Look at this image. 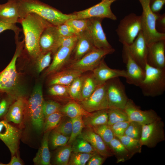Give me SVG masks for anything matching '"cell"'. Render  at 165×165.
Here are the masks:
<instances>
[{
	"label": "cell",
	"mask_w": 165,
	"mask_h": 165,
	"mask_svg": "<svg viewBox=\"0 0 165 165\" xmlns=\"http://www.w3.org/2000/svg\"><path fill=\"white\" fill-rule=\"evenodd\" d=\"M91 129L98 135L106 144L109 146L110 142L115 137L111 126L107 124L101 125Z\"/></svg>",
	"instance_id": "obj_35"
},
{
	"label": "cell",
	"mask_w": 165,
	"mask_h": 165,
	"mask_svg": "<svg viewBox=\"0 0 165 165\" xmlns=\"http://www.w3.org/2000/svg\"><path fill=\"white\" fill-rule=\"evenodd\" d=\"M109 146L116 158L117 163L124 162L131 159L127 149L116 137L110 142Z\"/></svg>",
	"instance_id": "obj_30"
},
{
	"label": "cell",
	"mask_w": 165,
	"mask_h": 165,
	"mask_svg": "<svg viewBox=\"0 0 165 165\" xmlns=\"http://www.w3.org/2000/svg\"><path fill=\"white\" fill-rule=\"evenodd\" d=\"M142 128V124L135 122H129L124 135L134 139L139 140L141 136Z\"/></svg>",
	"instance_id": "obj_42"
},
{
	"label": "cell",
	"mask_w": 165,
	"mask_h": 165,
	"mask_svg": "<svg viewBox=\"0 0 165 165\" xmlns=\"http://www.w3.org/2000/svg\"><path fill=\"white\" fill-rule=\"evenodd\" d=\"M72 119H68L64 120L58 124L54 130L62 134L70 137L72 131Z\"/></svg>",
	"instance_id": "obj_48"
},
{
	"label": "cell",
	"mask_w": 165,
	"mask_h": 165,
	"mask_svg": "<svg viewBox=\"0 0 165 165\" xmlns=\"http://www.w3.org/2000/svg\"><path fill=\"white\" fill-rule=\"evenodd\" d=\"M6 95L0 100V120L4 119L14 99L9 95Z\"/></svg>",
	"instance_id": "obj_47"
},
{
	"label": "cell",
	"mask_w": 165,
	"mask_h": 165,
	"mask_svg": "<svg viewBox=\"0 0 165 165\" xmlns=\"http://www.w3.org/2000/svg\"><path fill=\"white\" fill-rule=\"evenodd\" d=\"M96 48L87 29L80 33L72 52L75 61H77Z\"/></svg>",
	"instance_id": "obj_25"
},
{
	"label": "cell",
	"mask_w": 165,
	"mask_h": 165,
	"mask_svg": "<svg viewBox=\"0 0 165 165\" xmlns=\"http://www.w3.org/2000/svg\"><path fill=\"white\" fill-rule=\"evenodd\" d=\"M165 3V0H150L149 6L152 11L157 13L162 9Z\"/></svg>",
	"instance_id": "obj_52"
},
{
	"label": "cell",
	"mask_w": 165,
	"mask_h": 165,
	"mask_svg": "<svg viewBox=\"0 0 165 165\" xmlns=\"http://www.w3.org/2000/svg\"><path fill=\"white\" fill-rule=\"evenodd\" d=\"M87 19V30L95 47L102 49L112 48L106 38L101 23L103 19L94 17Z\"/></svg>",
	"instance_id": "obj_15"
},
{
	"label": "cell",
	"mask_w": 165,
	"mask_h": 165,
	"mask_svg": "<svg viewBox=\"0 0 165 165\" xmlns=\"http://www.w3.org/2000/svg\"><path fill=\"white\" fill-rule=\"evenodd\" d=\"M16 49L11 60L7 66L0 72V93L6 94L16 99L24 97L20 86L19 74L16 68V62L21 55L24 41L19 40V36L15 37Z\"/></svg>",
	"instance_id": "obj_3"
},
{
	"label": "cell",
	"mask_w": 165,
	"mask_h": 165,
	"mask_svg": "<svg viewBox=\"0 0 165 165\" xmlns=\"http://www.w3.org/2000/svg\"><path fill=\"white\" fill-rule=\"evenodd\" d=\"M0 165H6V164H5L2 163H0Z\"/></svg>",
	"instance_id": "obj_58"
},
{
	"label": "cell",
	"mask_w": 165,
	"mask_h": 165,
	"mask_svg": "<svg viewBox=\"0 0 165 165\" xmlns=\"http://www.w3.org/2000/svg\"><path fill=\"white\" fill-rule=\"evenodd\" d=\"M44 101L41 85H36L27 101L25 110L28 114L33 128L38 133L43 129L45 119L43 112Z\"/></svg>",
	"instance_id": "obj_6"
},
{
	"label": "cell",
	"mask_w": 165,
	"mask_h": 165,
	"mask_svg": "<svg viewBox=\"0 0 165 165\" xmlns=\"http://www.w3.org/2000/svg\"><path fill=\"white\" fill-rule=\"evenodd\" d=\"M108 114L107 124L110 126L119 122L129 121L127 115L123 109L108 108Z\"/></svg>",
	"instance_id": "obj_36"
},
{
	"label": "cell",
	"mask_w": 165,
	"mask_h": 165,
	"mask_svg": "<svg viewBox=\"0 0 165 165\" xmlns=\"http://www.w3.org/2000/svg\"><path fill=\"white\" fill-rule=\"evenodd\" d=\"M156 28L157 27L159 28V29L161 31L162 33L165 31V14L162 15L158 14V17L156 21Z\"/></svg>",
	"instance_id": "obj_55"
},
{
	"label": "cell",
	"mask_w": 165,
	"mask_h": 165,
	"mask_svg": "<svg viewBox=\"0 0 165 165\" xmlns=\"http://www.w3.org/2000/svg\"><path fill=\"white\" fill-rule=\"evenodd\" d=\"M24 36V46L26 52L35 60L41 53L39 42L43 31L51 24L38 15L30 13L20 20Z\"/></svg>",
	"instance_id": "obj_1"
},
{
	"label": "cell",
	"mask_w": 165,
	"mask_h": 165,
	"mask_svg": "<svg viewBox=\"0 0 165 165\" xmlns=\"http://www.w3.org/2000/svg\"><path fill=\"white\" fill-rule=\"evenodd\" d=\"M105 84L109 108L124 109L129 98L119 77L110 79Z\"/></svg>",
	"instance_id": "obj_9"
},
{
	"label": "cell",
	"mask_w": 165,
	"mask_h": 165,
	"mask_svg": "<svg viewBox=\"0 0 165 165\" xmlns=\"http://www.w3.org/2000/svg\"><path fill=\"white\" fill-rule=\"evenodd\" d=\"M64 115L60 112L53 113L45 119L43 130L51 131L56 127Z\"/></svg>",
	"instance_id": "obj_39"
},
{
	"label": "cell",
	"mask_w": 165,
	"mask_h": 165,
	"mask_svg": "<svg viewBox=\"0 0 165 165\" xmlns=\"http://www.w3.org/2000/svg\"><path fill=\"white\" fill-rule=\"evenodd\" d=\"M114 51L113 48L110 49L95 48L80 59L75 61L67 68L75 69L82 73L93 71L106 55L112 53Z\"/></svg>",
	"instance_id": "obj_10"
},
{
	"label": "cell",
	"mask_w": 165,
	"mask_h": 165,
	"mask_svg": "<svg viewBox=\"0 0 165 165\" xmlns=\"http://www.w3.org/2000/svg\"><path fill=\"white\" fill-rule=\"evenodd\" d=\"M116 137L125 146L128 151L131 158L135 154L141 153L142 146L139 140L132 138L124 135Z\"/></svg>",
	"instance_id": "obj_31"
},
{
	"label": "cell",
	"mask_w": 165,
	"mask_h": 165,
	"mask_svg": "<svg viewBox=\"0 0 165 165\" xmlns=\"http://www.w3.org/2000/svg\"><path fill=\"white\" fill-rule=\"evenodd\" d=\"M62 106L58 103L49 100L44 101L43 105V112L44 119L54 113L60 112Z\"/></svg>",
	"instance_id": "obj_44"
},
{
	"label": "cell",
	"mask_w": 165,
	"mask_h": 165,
	"mask_svg": "<svg viewBox=\"0 0 165 165\" xmlns=\"http://www.w3.org/2000/svg\"><path fill=\"white\" fill-rule=\"evenodd\" d=\"M74 47H59L53 54V61L46 71L45 75L53 74L60 70L69 59Z\"/></svg>",
	"instance_id": "obj_23"
},
{
	"label": "cell",
	"mask_w": 165,
	"mask_h": 165,
	"mask_svg": "<svg viewBox=\"0 0 165 165\" xmlns=\"http://www.w3.org/2000/svg\"><path fill=\"white\" fill-rule=\"evenodd\" d=\"M145 69V78L139 86L142 94L152 97L162 95L165 90V68H156L147 63Z\"/></svg>",
	"instance_id": "obj_4"
},
{
	"label": "cell",
	"mask_w": 165,
	"mask_h": 165,
	"mask_svg": "<svg viewBox=\"0 0 165 165\" xmlns=\"http://www.w3.org/2000/svg\"><path fill=\"white\" fill-rule=\"evenodd\" d=\"M61 37L56 26L51 25L46 28L39 40L41 53L50 52L53 55L59 48Z\"/></svg>",
	"instance_id": "obj_17"
},
{
	"label": "cell",
	"mask_w": 165,
	"mask_h": 165,
	"mask_svg": "<svg viewBox=\"0 0 165 165\" xmlns=\"http://www.w3.org/2000/svg\"><path fill=\"white\" fill-rule=\"evenodd\" d=\"M141 30V16L131 13L121 20L116 30L123 45L131 44Z\"/></svg>",
	"instance_id": "obj_7"
},
{
	"label": "cell",
	"mask_w": 165,
	"mask_h": 165,
	"mask_svg": "<svg viewBox=\"0 0 165 165\" xmlns=\"http://www.w3.org/2000/svg\"><path fill=\"white\" fill-rule=\"evenodd\" d=\"M52 53L49 52L46 53H41L35 60L36 65L37 72L40 73L50 64Z\"/></svg>",
	"instance_id": "obj_43"
},
{
	"label": "cell",
	"mask_w": 165,
	"mask_h": 165,
	"mask_svg": "<svg viewBox=\"0 0 165 165\" xmlns=\"http://www.w3.org/2000/svg\"><path fill=\"white\" fill-rule=\"evenodd\" d=\"M88 19H70L64 23L72 27L79 34L86 30Z\"/></svg>",
	"instance_id": "obj_45"
},
{
	"label": "cell",
	"mask_w": 165,
	"mask_h": 165,
	"mask_svg": "<svg viewBox=\"0 0 165 165\" xmlns=\"http://www.w3.org/2000/svg\"><path fill=\"white\" fill-rule=\"evenodd\" d=\"M79 35L68 37L61 36L59 44V48L61 47H74Z\"/></svg>",
	"instance_id": "obj_51"
},
{
	"label": "cell",
	"mask_w": 165,
	"mask_h": 165,
	"mask_svg": "<svg viewBox=\"0 0 165 165\" xmlns=\"http://www.w3.org/2000/svg\"></svg>",
	"instance_id": "obj_59"
},
{
	"label": "cell",
	"mask_w": 165,
	"mask_h": 165,
	"mask_svg": "<svg viewBox=\"0 0 165 165\" xmlns=\"http://www.w3.org/2000/svg\"><path fill=\"white\" fill-rule=\"evenodd\" d=\"M92 71V75L98 85L103 84L115 78L122 77L126 78L127 77L126 70L110 68L105 63L104 58Z\"/></svg>",
	"instance_id": "obj_20"
},
{
	"label": "cell",
	"mask_w": 165,
	"mask_h": 165,
	"mask_svg": "<svg viewBox=\"0 0 165 165\" xmlns=\"http://www.w3.org/2000/svg\"><path fill=\"white\" fill-rule=\"evenodd\" d=\"M164 124L160 118L150 123L142 125L141 136L139 139L142 146L154 148L160 142L165 140Z\"/></svg>",
	"instance_id": "obj_8"
},
{
	"label": "cell",
	"mask_w": 165,
	"mask_h": 165,
	"mask_svg": "<svg viewBox=\"0 0 165 165\" xmlns=\"http://www.w3.org/2000/svg\"><path fill=\"white\" fill-rule=\"evenodd\" d=\"M108 109L94 112H92L89 116H82L85 127L91 128L107 124L108 120Z\"/></svg>",
	"instance_id": "obj_28"
},
{
	"label": "cell",
	"mask_w": 165,
	"mask_h": 165,
	"mask_svg": "<svg viewBox=\"0 0 165 165\" xmlns=\"http://www.w3.org/2000/svg\"><path fill=\"white\" fill-rule=\"evenodd\" d=\"M105 83L98 85L88 98L79 102L87 112L91 113L109 108Z\"/></svg>",
	"instance_id": "obj_12"
},
{
	"label": "cell",
	"mask_w": 165,
	"mask_h": 165,
	"mask_svg": "<svg viewBox=\"0 0 165 165\" xmlns=\"http://www.w3.org/2000/svg\"><path fill=\"white\" fill-rule=\"evenodd\" d=\"M82 73L78 70L69 68L57 72L50 77L49 84L50 86L58 84L69 86L75 79L81 76Z\"/></svg>",
	"instance_id": "obj_26"
},
{
	"label": "cell",
	"mask_w": 165,
	"mask_h": 165,
	"mask_svg": "<svg viewBox=\"0 0 165 165\" xmlns=\"http://www.w3.org/2000/svg\"><path fill=\"white\" fill-rule=\"evenodd\" d=\"M123 46L136 62L145 69L147 63L148 45L141 31L131 44Z\"/></svg>",
	"instance_id": "obj_16"
},
{
	"label": "cell",
	"mask_w": 165,
	"mask_h": 165,
	"mask_svg": "<svg viewBox=\"0 0 165 165\" xmlns=\"http://www.w3.org/2000/svg\"><path fill=\"white\" fill-rule=\"evenodd\" d=\"M83 77L81 76L75 79L69 86L68 93L73 100L79 102L82 100L81 90Z\"/></svg>",
	"instance_id": "obj_37"
},
{
	"label": "cell",
	"mask_w": 165,
	"mask_h": 165,
	"mask_svg": "<svg viewBox=\"0 0 165 165\" xmlns=\"http://www.w3.org/2000/svg\"><path fill=\"white\" fill-rule=\"evenodd\" d=\"M72 129L71 135L67 144H71L75 139L81 134L83 129L85 127L82 116H80L71 119Z\"/></svg>",
	"instance_id": "obj_38"
},
{
	"label": "cell",
	"mask_w": 165,
	"mask_h": 165,
	"mask_svg": "<svg viewBox=\"0 0 165 165\" xmlns=\"http://www.w3.org/2000/svg\"><path fill=\"white\" fill-rule=\"evenodd\" d=\"M69 86L56 84L50 86L48 89V93L51 95L57 97H65L69 96Z\"/></svg>",
	"instance_id": "obj_46"
},
{
	"label": "cell",
	"mask_w": 165,
	"mask_h": 165,
	"mask_svg": "<svg viewBox=\"0 0 165 165\" xmlns=\"http://www.w3.org/2000/svg\"><path fill=\"white\" fill-rule=\"evenodd\" d=\"M72 152L71 144H66L61 146L56 153L55 157V164L58 165H68Z\"/></svg>",
	"instance_id": "obj_33"
},
{
	"label": "cell",
	"mask_w": 165,
	"mask_h": 165,
	"mask_svg": "<svg viewBox=\"0 0 165 165\" xmlns=\"http://www.w3.org/2000/svg\"><path fill=\"white\" fill-rule=\"evenodd\" d=\"M57 27L60 35L62 37H68L79 35L72 27L65 23Z\"/></svg>",
	"instance_id": "obj_49"
},
{
	"label": "cell",
	"mask_w": 165,
	"mask_h": 165,
	"mask_svg": "<svg viewBox=\"0 0 165 165\" xmlns=\"http://www.w3.org/2000/svg\"><path fill=\"white\" fill-rule=\"evenodd\" d=\"M4 93H0V100L2 98V94H3Z\"/></svg>",
	"instance_id": "obj_57"
},
{
	"label": "cell",
	"mask_w": 165,
	"mask_h": 165,
	"mask_svg": "<svg viewBox=\"0 0 165 165\" xmlns=\"http://www.w3.org/2000/svg\"><path fill=\"white\" fill-rule=\"evenodd\" d=\"M27 101L24 97H20L16 99L10 106L3 120L17 124L23 122Z\"/></svg>",
	"instance_id": "obj_24"
},
{
	"label": "cell",
	"mask_w": 165,
	"mask_h": 165,
	"mask_svg": "<svg viewBox=\"0 0 165 165\" xmlns=\"http://www.w3.org/2000/svg\"><path fill=\"white\" fill-rule=\"evenodd\" d=\"M123 53L127 66L126 82L129 84L139 86L145 78V69L136 62L123 46Z\"/></svg>",
	"instance_id": "obj_18"
},
{
	"label": "cell",
	"mask_w": 165,
	"mask_h": 165,
	"mask_svg": "<svg viewBox=\"0 0 165 165\" xmlns=\"http://www.w3.org/2000/svg\"><path fill=\"white\" fill-rule=\"evenodd\" d=\"M82 132L79 136L87 141L93 147L95 151L102 156L107 158L114 156L110 147L107 145L101 138L88 128Z\"/></svg>",
	"instance_id": "obj_21"
},
{
	"label": "cell",
	"mask_w": 165,
	"mask_h": 165,
	"mask_svg": "<svg viewBox=\"0 0 165 165\" xmlns=\"http://www.w3.org/2000/svg\"><path fill=\"white\" fill-rule=\"evenodd\" d=\"M69 137L65 136L53 129L49 135V140L51 148L55 149L67 144Z\"/></svg>",
	"instance_id": "obj_40"
},
{
	"label": "cell",
	"mask_w": 165,
	"mask_h": 165,
	"mask_svg": "<svg viewBox=\"0 0 165 165\" xmlns=\"http://www.w3.org/2000/svg\"><path fill=\"white\" fill-rule=\"evenodd\" d=\"M72 152L68 165H85L90 158L95 153Z\"/></svg>",
	"instance_id": "obj_41"
},
{
	"label": "cell",
	"mask_w": 165,
	"mask_h": 165,
	"mask_svg": "<svg viewBox=\"0 0 165 165\" xmlns=\"http://www.w3.org/2000/svg\"><path fill=\"white\" fill-rule=\"evenodd\" d=\"M129 123V121L119 122L110 126L115 137L124 135V132Z\"/></svg>",
	"instance_id": "obj_50"
},
{
	"label": "cell",
	"mask_w": 165,
	"mask_h": 165,
	"mask_svg": "<svg viewBox=\"0 0 165 165\" xmlns=\"http://www.w3.org/2000/svg\"><path fill=\"white\" fill-rule=\"evenodd\" d=\"M142 8L141 16V31L148 46L153 42L165 39V33L158 31L156 28V21L158 14L151 10L150 0H139Z\"/></svg>",
	"instance_id": "obj_5"
},
{
	"label": "cell",
	"mask_w": 165,
	"mask_h": 165,
	"mask_svg": "<svg viewBox=\"0 0 165 165\" xmlns=\"http://www.w3.org/2000/svg\"><path fill=\"white\" fill-rule=\"evenodd\" d=\"M123 110L127 115L129 122H136L142 125L150 123L160 118L153 109L141 110L131 99H129Z\"/></svg>",
	"instance_id": "obj_14"
},
{
	"label": "cell",
	"mask_w": 165,
	"mask_h": 165,
	"mask_svg": "<svg viewBox=\"0 0 165 165\" xmlns=\"http://www.w3.org/2000/svg\"><path fill=\"white\" fill-rule=\"evenodd\" d=\"M165 39L148 46L147 64L156 68H165Z\"/></svg>",
	"instance_id": "obj_19"
},
{
	"label": "cell",
	"mask_w": 165,
	"mask_h": 165,
	"mask_svg": "<svg viewBox=\"0 0 165 165\" xmlns=\"http://www.w3.org/2000/svg\"><path fill=\"white\" fill-rule=\"evenodd\" d=\"M19 11L20 20L29 13H34L56 26L64 23L69 19L76 18L73 13L68 14L63 13L38 0H19Z\"/></svg>",
	"instance_id": "obj_2"
},
{
	"label": "cell",
	"mask_w": 165,
	"mask_h": 165,
	"mask_svg": "<svg viewBox=\"0 0 165 165\" xmlns=\"http://www.w3.org/2000/svg\"><path fill=\"white\" fill-rule=\"evenodd\" d=\"M116 0H102L98 4L89 8L73 13L77 19L91 18H108L116 20L117 18L111 9L112 3Z\"/></svg>",
	"instance_id": "obj_11"
},
{
	"label": "cell",
	"mask_w": 165,
	"mask_h": 165,
	"mask_svg": "<svg viewBox=\"0 0 165 165\" xmlns=\"http://www.w3.org/2000/svg\"><path fill=\"white\" fill-rule=\"evenodd\" d=\"M51 131L45 132L41 146L33 159V162L36 165H50V153L49 148V136Z\"/></svg>",
	"instance_id": "obj_27"
},
{
	"label": "cell",
	"mask_w": 165,
	"mask_h": 165,
	"mask_svg": "<svg viewBox=\"0 0 165 165\" xmlns=\"http://www.w3.org/2000/svg\"><path fill=\"white\" fill-rule=\"evenodd\" d=\"M21 131L4 120H0V139L7 147L12 156L18 151Z\"/></svg>",
	"instance_id": "obj_13"
},
{
	"label": "cell",
	"mask_w": 165,
	"mask_h": 165,
	"mask_svg": "<svg viewBox=\"0 0 165 165\" xmlns=\"http://www.w3.org/2000/svg\"><path fill=\"white\" fill-rule=\"evenodd\" d=\"M98 85L92 74L83 77L81 90V101L88 98Z\"/></svg>",
	"instance_id": "obj_32"
},
{
	"label": "cell",
	"mask_w": 165,
	"mask_h": 165,
	"mask_svg": "<svg viewBox=\"0 0 165 165\" xmlns=\"http://www.w3.org/2000/svg\"><path fill=\"white\" fill-rule=\"evenodd\" d=\"M60 112L71 119L80 116H88L92 113L86 111L79 103L73 100L62 107Z\"/></svg>",
	"instance_id": "obj_29"
},
{
	"label": "cell",
	"mask_w": 165,
	"mask_h": 165,
	"mask_svg": "<svg viewBox=\"0 0 165 165\" xmlns=\"http://www.w3.org/2000/svg\"><path fill=\"white\" fill-rule=\"evenodd\" d=\"M20 19L19 0H8L6 3L0 4V21L15 24Z\"/></svg>",
	"instance_id": "obj_22"
},
{
	"label": "cell",
	"mask_w": 165,
	"mask_h": 165,
	"mask_svg": "<svg viewBox=\"0 0 165 165\" xmlns=\"http://www.w3.org/2000/svg\"><path fill=\"white\" fill-rule=\"evenodd\" d=\"M23 163L18 156H16L15 155L12 156L10 162L6 164V165H22Z\"/></svg>",
	"instance_id": "obj_56"
},
{
	"label": "cell",
	"mask_w": 165,
	"mask_h": 165,
	"mask_svg": "<svg viewBox=\"0 0 165 165\" xmlns=\"http://www.w3.org/2000/svg\"><path fill=\"white\" fill-rule=\"evenodd\" d=\"M7 30L13 31L15 34L19 33L22 30L15 24H7L0 21V33Z\"/></svg>",
	"instance_id": "obj_54"
},
{
	"label": "cell",
	"mask_w": 165,
	"mask_h": 165,
	"mask_svg": "<svg viewBox=\"0 0 165 165\" xmlns=\"http://www.w3.org/2000/svg\"><path fill=\"white\" fill-rule=\"evenodd\" d=\"M72 146V152H74L85 153L97 152L88 141L79 136L73 142Z\"/></svg>",
	"instance_id": "obj_34"
},
{
	"label": "cell",
	"mask_w": 165,
	"mask_h": 165,
	"mask_svg": "<svg viewBox=\"0 0 165 165\" xmlns=\"http://www.w3.org/2000/svg\"><path fill=\"white\" fill-rule=\"evenodd\" d=\"M107 158L96 153L93 155L87 162V165H101Z\"/></svg>",
	"instance_id": "obj_53"
}]
</instances>
